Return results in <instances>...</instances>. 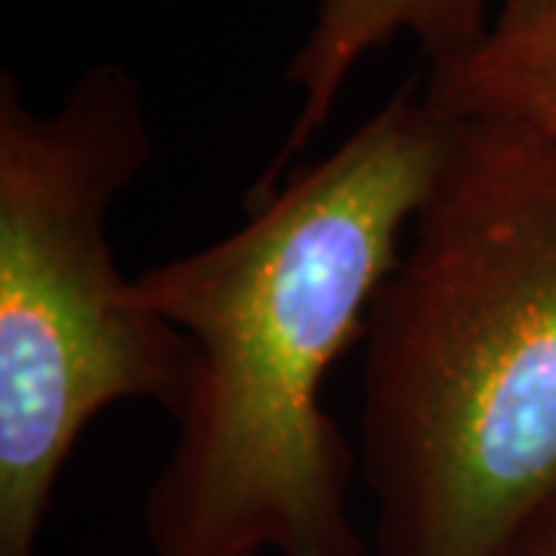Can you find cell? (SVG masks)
<instances>
[{"instance_id":"obj_1","label":"cell","mask_w":556,"mask_h":556,"mask_svg":"<svg viewBox=\"0 0 556 556\" xmlns=\"http://www.w3.org/2000/svg\"><path fill=\"white\" fill-rule=\"evenodd\" d=\"M455 121L402 90L248 219L134 278L192 343L177 437L146 492L149 556H371L350 517L358 452L321 405L365 340Z\"/></svg>"},{"instance_id":"obj_2","label":"cell","mask_w":556,"mask_h":556,"mask_svg":"<svg viewBox=\"0 0 556 556\" xmlns=\"http://www.w3.org/2000/svg\"><path fill=\"white\" fill-rule=\"evenodd\" d=\"M378 556H495L556 495V137L455 121L362 340Z\"/></svg>"},{"instance_id":"obj_3","label":"cell","mask_w":556,"mask_h":556,"mask_svg":"<svg viewBox=\"0 0 556 556\" xmlns=\"http://www.w3.org/2000/svg\"><path fill=\"white\" fill-rule=\"evenodd\" d=\"M152 137L139 80L97 62L50 112L0 78V556H35L80 433L121 402L177 415L192 343L146 309L109 219Z\"/></svg>"},{"instance_id":"obj_4","label":"cell","mask_w":556,"mask_h":556,"mask_svg":"<svg viewBox=\"0 0 556 556\" xmlns=\"http://www.w3.org/2000/svg\"><path fill=\"white\" fill-rule=\"evenodd\" d=\"M492 7L495 0H318L309 35L285 72L300 90V109L278 161L291 164L316 139L350 72L371 50L412 35L430 65L460 60L482 38Z\"/></svg>"},{"instance_id":"obj_5","label":"cell","mask_w":556,"mask_h":556,"mask_svg":"<svg viewBox=\"0 0 556 556\" xmlns=\"http://www.w3.org/2000/svg\"><path fill=\"white\" fill-rule=\"evenodd\" d=\"M424 97L452 121H514L556 137V0H495L482 38L430 65Z\"/></svg>"},{"instance_id":"obj_6","label":"cell","mask_w":556,"mask_h":556,"mask_svg":"<svg viewBox=\"0 0 556 556\" xmlns=\"http://www.w3.org/2000/svg\"><path fill=\"white\" fill-rule=\"evenodd\" d=\"M495 556H556V495L547 497Z\"/></svg>"}]
</instances>
